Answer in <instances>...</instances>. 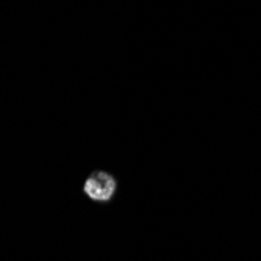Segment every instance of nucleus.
I'll use <instances>...</instances> for the list:
<instances>
[{"mask_svg":"<svg viewBox=\"0 0 261 261\" xmlns=\"http://www.w3.org/2000/svg\"><path fill=\"white\" fill-rule=\"evenodd\" d=\"M117 191V181L114 175L107 171H94L83 185V193L94 202L107 203Z\"/></svg>","mask_w":261,"mask_h":261,"instance_id":"f257e3e1","label":"nucleus"}]
</instances>
